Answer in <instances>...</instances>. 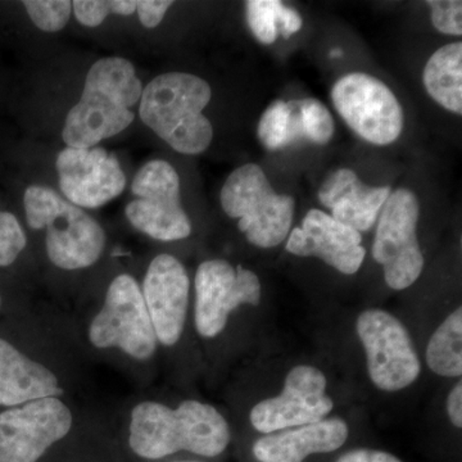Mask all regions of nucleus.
<instances>
[{
    "label": "nucleus",
    "instance_id": "nucleus-11",
    "mask_svg": "<svg viewBox=\"0 0 462 462\" xmlns=\"http://www.w3.org/2000/svg\"><path fill=\"white\" fill-rule=\"evenodd\" d=\"M71 427V411L56 397L9 409L0 413V462H38Z\"/></svg>",
    "mask_w": 462,
    "mask_h": 462
},
{
    "label": "nucleus",
    "instance_id": "nucleus-34",
    "mask_svg": "<svg viewBox=\"0 0 462 462\" xmlns=\"http://www.w3.org/2000/svg\"><path fill=\"white\" fill-rule=\"evenodd\" d=\"M0 306H2V298H0Z\"/></svg>",
    "mask_w": 462,
    "mask_h": 462
},
{
    "label": "nucleus",
    "instance_id": "nucleus-3",
    "mask_svg": "<svg viewBox=\"0 0 462 462\" xmlns=\"http://www.w3.org/2000/svg\"><path fill=\"white\" fill-rule=\"evenodd\" d=\"M207 81L196 75L170 72L143 89V123L182 154H199L211 145L214 129L202 114L211 100Z\"/></svg>",
    "mask_w": 462,
    "mask_h": 462
},
{
    "label": "nucleus",
    "instance_id": "nucleus-20",
    "mask_svg": "<svg viewBox=\"0 0 462 462\" xmlns=\"http://www.w3.org/2000/svg\"><path fill=\"white\" fill-rule=\"evenodd\" d=\"M428 94L447 111L462 114V42L439 48L430 58L422 75Z\"/></svg>",
    "mask_w": 462,
    "mask_h": 462
},
{
    "label": "nucleus",
    "instance_id": "nucleus-22",
    "mask_svg": "<svg viewBox=\"0 0 462 462\" xmlns=\"http://www.w3.org/2000/svg\"><path fill=\"white\" fill-rule=\"evenodd\" d=\"M430 370L456 378L462 374V309L458 307L434 331L427 348Z\"/></svg>",
    "mask_w": 462,
    "mask_h": 462
},
{
    "label": "nucleus",
    "instance_id": "nucleus-5",
    "mask_svg": "<svg viewBox=\"0 0 462 462\" xmlns=\"http://www.w3.org/2000/svg\"><path fill=\"white\" fill-rule=\"evenodd\" d=\"M220 200L225 214L239 218V230L251 245L273 248L288 238L296 202L276 193L260 166L247 163L231 172Z\"/></svg>",
    "mask_w": 462,
    "mask_h": 462
},
{
    "label": "nucleus",
    "instance_id": "nucleus-32",
    "mask_svg": "<svg viewBox=\"0 0 462 462\" xmlns=\"http://www.w3.org/2000/svg\"><path fill=\"white\" fill-rule=\"evenodd\" d=\"M447 412L456 428L462 427V383L458 382L447 398Z\"/></svg>",
    "mask_w": 462,
    "mask_h": 462
},
{
    "label": "nucleus",
    "instance_id": "nucleus-10",
    "mask_svg": "<svg viewBox=\"0 0 462 462\" xmlns=\"http://www.w3.org/2000/svg\"><path fill=\"white\" fill-rule=\"evenodd\" d=\"M366 352L367 370L376 388L397 392L411 385L421 364L402 322L383 310L363 312L356 324Z\"/></svg>",
    "mask_w": 462,
    "mask_h": 462
},
{
    "label": "nucleus",
    "instance_id": "nucleus-2",
    "mask_svg": "<svg viewBox=\"0 0 462 462\" xmlns=\"http://www.w3.org/2000/svg\"><path fill=\"white\" fill-rule=\"evenodd\" d=\"M143 85L132 62L109 57L88 72L83 96L67 115L63 141L69 148H93L133 124L132 107L142 98Z\"/></svg>",
    "mask_w": 462,
    "mask_h": 462
},
{
    "label": "nucleus",
    "instance_id": "nucleus-18",
    "mask_svg": "<svg viewBox=\"0 0 462 462\" xmlns=\"http://www.w3.org/2000/svg\"><path fill=\"white\" fill-rule=\"evenodd\" d=\"M346 437L348 427L342 419H324L267 434L254 443V454L260 462H302L310 455L337 451Z\"/></svg>",
    "mask_w": 462,
    "mask_h": 462
},
{
    "label": "nucleus",
    "instance_id": "nucleus-17",
    "mask_svg": "<svg viewBox=\"0 0 462 462\" xmlns=\"http://www.w3.org/2000/svg\"><path fill=\"white\" fill-rule=\"evenodd\" d=\"M389 196L391 188L369 187L349 169L331 172L319 190V199L331 209V217L358 233L372 229Z\"/></svg>",
    "mask_w": 462,
    "mask_h": 462
},
{
    "label": "nucleus",
    "instance_id": "nucleus-7",
    "mask_svg": "<svg viewBox=\"0 0 462 462\" xmlns=\"http://www.w3.org/2000/svg\"><path fill=\"white\" fill-rule=\"evenodd\" d=\"M132 190L135 199L127 205L126 216L135 229L161 242L190 236V220L180 202V179L169 162L154 160L143 166Z\"/></svg>",
    "mask_w": 462,
    "mask_h": 462
},
{
    "label": "nucleus",
    "instance_id": "nucleus-33",
    "mask_svg": "<svg viewBox=\"0 0 462 462\" xmlns=\"http://www.w3.org/2000/svg\"><path fill=\"white\" fill-rule=\"evenodd\" d=\"M330 56H331V57H339V56H342V51H340V50L333 51H331Z\"/></svg>",
    "mask_w": 462,
    "mask_h": 462
},
{
    "label": "nucleus",
    "instance_id": "nucleus-14",
    "mask_svg": "<svg viewBox=\"0 0 462 462\" xmlns=\"http://www.w3.org/2000/svg\"><path fill=\"white\" fill-rule=\"evenodd\" d=\"M60 187L72 205L98 208L120 196L126 178L120 162L105 148H66L58 154Z\"/></svg>",
    "mask_w": 462,
    "mask_h": 462
},
{
    "label": "nucleus",
    "instance_id": "nucleus-4",
    "mask_svg": "<svg viewBox=\"0 0 462 462\" xmlns=\"http://www.w3.org/2000/svg\"><path fill=\"white\" fill-rule=\"evenodd\" d=\"M27 224L47 229V252L63 270L89 267L99 260L106 245L105 231L80 207L60 199L51 188H27L23 196Z\"/></svg>",
    "mask_w": 462,
    "mask_h": 462
},
{
    "label": "nucleus",
    "instance_id": "nucleus-30",
    "mask_svg": "<svg viewBox=\"0 0 462 462\" xmlns=\"http://www.w3.org/2000/svg\"><path fill=\"white\" fill-rule=\"evenodd\" d=\"M279 32L284 38H291L293 33L300 32L303 26V20L296 9L279 5Z\"/></svg>",
    "mask_w": 462,
    "mask_h": 462
},
{
    "label": "nucleus",
    "instance_id": "nucleus-25",
    "mask_svg": "<svg viewBox=\"0 0 462 462\" xmlns=\"http://www.w3.org/2000/svg\"><path fill=\"white\" fill-rule=\"evenodd\" d=\"M23 5L32 23L45 32H60L71 17L69 0H26Z\"/></svg>",
    "mask_w": 462,
    "mask_h": 462
},
{
    "label": "nucleus",
    "instance_id": "nucleus-26",
    "mask_svg": "<svg viewBox=\"0 0 462 462\" xmlns=\"http://www.w3.org/2000/svg\"><path fill=\"white\" fill-rule=\"evenodd\" d=\"M72 9L79 23L84 26H99L108 14H120V16H130L136 11V2L133 0H76L72 2Z\"/></svg>",
    "mask_w": 462,
    "mask_h": 462
},
{
    "label": "nucleus",
    "instance_id": "nucleus-21",
    "mask_svg": "<svg viewBox=\"0 0 462 462\" xmlns=\"http://www.w3.org/2000/svg\"><path fill=\"white\" fill-rule=\"evenodd\" d=\"M257 134L267 151H281L305 141L300 99L273 102L261 116Z\"/></svg>",
    "mask_w": 462,
    "mask_h": 462
},
{
    "label": "nucleus",
    "instance_id": "nucleus-9",
    "mask_svg": "<svg viewBox=\"0 0 462 462\" xmlns=\"http://www.w3.org/2000/svg\"><path fill=\"white\" fill-rule=\"evenodd\" d=\"M89 338L98 348H120L136 360L156 351L157 337L142 289L133 276H117L109 285L105 306L91 321Z\"/></svg>",
    "mask_w": 462,
    "mask_h": 462
},
{
    "label": "nucleus",
    "instance_id": "nucleus-15",
    "mask_svg": "<svg viewBox=\"0 0 462 462\" xmlns=\"http://www.w3.org/2000/svg\"><path fill=\"white\" fill-rule=\"evenodd\" d=\"M189 278L171 254H160L149 264L143 282V298L157 339L173 346L180 339L189 302Z\"/></svg>",
    "mask_w": 462,
    "mask_h": 462
},
{
    "label": "nucleus",
    "instance_id": "nucleus-31",
    "mask_svg": "<svg viewBox=\"0 0 462 462\" xmlns=\"http://www.w3.org/2000/svg\"><path fill=\"white\" fill-rule=\"evenodd\" d=\"M337 462H402L396 456L376 449H355L343 455Z\"/></svg>",
    "mask_w": 462,
    "mask_h": 462
},
{
    "label": "nucleus",
    "instance_id": "nucleus-12",
    "mask_svg": "<svg viewBox=\"0 0 462 462\" xmlns=\"http://www.w3.org/2000/svg\"><path fill=\"white\" fill-rule=\"evenodd\" d=\"M261 282L258 276L227 261L200 263L196 273V328L205 338H214L226 327L231 311L243 305L258 306Z\"/></svg>",
    "mask_w": 462,
    "mask_h": 462
},
{
    "label": "nucleus",
    "instance_id": "nucleus-29",
    "mask_svg": "<svg viewBox=\"0 0 462 462\" xmlns=\"http://www.w3.org/2000/svg\"><path fill=\"white\" fill-rule=\"evenodd\" d=\"M172 5V2H167V0H139L136 2L139 20L148 29H153L160 25Z\"/></svg>",
    "mask_w": 462,
    "mask_h": 462
},
{
    "label": "nucleus",
    "instance_id": "nucleus-6",
    "mask_svg": "<svg viewBox=\"0 0 462 462\" xmlns=\"http://www.w3.org/2000/svg\"><path fill=\"white\" fill-rule=\"evenodd\" d=\"M419 214V200L409 189L391 193L380 214L373 257L382 264L385 282L394 291L411 287L424 269V256L416 234Z\"/></svg>",
    "mask_w": 462,
    "mask_h": 462
},
{
    "label": "nucleus",
    "instance_id": "nucleus-19",
    "mask_svg": "<svg viewBox=\"0 0 462 462\" xmlns=\"http://www.w3.org/2000/svg\"><path fill=\"white\" fill-rule=\"evenodd\" d=\"M58 379L44 365L30 360L0 339V406H21L62 394Z\"/></svg>",
    "mask_w": 462,
    "mask_h": 462
},
{
    "label": "nucleus",
    "instance_id": "nucleus-27",
    "mask_svg": "<svg viewBox=\"0 0 462 462\" xmlns=\"http://www.w3.org/2000/svg\"><path fill=\"white\" fill-rule=\"evenodd\" d=\"M25 247V231L16 216L0 211V266L14 263Z\"/></svg>",
    "mask_w": 462,
    "mask_h": 462
},
{
    "label": "nucleus",
    "instance_id": "nucleus-13",
    "mask_svg": "<svg viewBox=\"0 0 462 462\" xmlns=\"http://www.w3.org/2000/svg\"><path fill=\"white\" fill-rule=\"evenodd\" d=\"M333 407L324 374L300 365L288 373L282 393L257 403L249 419L254 430L270 434L324 420Z\"/></svg>",
    "mask_w": 462,
    "mask_h": 462
},
{
    "label": "nucleus",
    "instance_id": "nucleus-24",
    "mask_svg": "<svg viewBox=\"0 0 462 462\" xmlns=\"http://www.w3.org/2000/svg\"><path fill=\"white\" fill-rule=\"evenodd\" d=\"M305 141L328 144L334 135V120L329 109L315 98L300 99Z\"/></svg>",
    "mask_w": 462,
    "mask_h": 462
},
{
    "label": "nucleus",
    "instance_id": "nucleus-23",
    "mask_svg": "<svg viewBox=\"0 0 462 462\" xmlns=\"http://www.w3.org/2000/svg\"><path fill=\"white\" fill-rule=\"evenodd\" d=\"M279 0H249L245 2L247 23L257 41L273 44L279 36Z\"/></svg>",
    "mask_w": 462,
    "mask_h": 462
},
{
    "label": "nucleus",
    "instance_id": "nucleus-16",
    "mask_svg": "<svg viewBox=\"0 0 462 462\" xmlns=\"http://www.w3.org/2000/svg\"><path fill=\"white\" fill-rule=\"evenodd\" d=\"M285 249L300 257H319L346 275L360 270L366 251L361 233L334 220L320 209H310L302 225L291 230Z\"/></svg>",
    "mask_w": 462,
    "mask_h": 462
},
{
    "label": "nucleus",
    "instance_id": "nucleus-8",
    "mask_svg": "<svg viewBox=\"0 0 462 462\" xmlns=\"http://www.w3.org/2000/svg\"><path fill=\"white\" fill-rule=\"evenodd\" d=\"M331 100L340 117L364 141L388 145L400 138L402 106L379 79L363 72L343 76L331 89Z\"/></svg>",
    "mask_w": 462,
    "mask_h": 462
},
{
    "label": "nucleus",
    "instance_id": "nucleus-1",
    "mask_svg": "<svg viewBox=\"0 0 462 462\" xmlns=\"http://www.w3.org/2000/svg\"><path fill=\"white\" fill-rule=\"evenodd\" d=\"M229 442V425L211 404L189 400L178 409L157 402L134 407L129 443L143 458L157 460L179 451L215 457Z\"/></svg>",
    "mask_w": 462,
    "mask_h": 462
},
{
    "label": "nucleus",
    "instance_id": "nucleus-28",
    "mask_svg": "<svg viewBox=\"0 0 462 462\" xmlns=\"http://www.w3.org/2000/svg\"><path fill=\"white\" fill-rule=\"evenodd\" d=\"M431 21L438 32L447 35L462 33V3L460 0H430Z\"/></svg>",
    "mask_w": 462,
    "mask_h": 462
}]
</instances>
